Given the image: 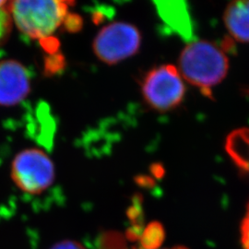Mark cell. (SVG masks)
I'll list each match as a JSON object with an SVG mask.
<instances>
[{"mask_svg":"<svg viewBox=\"0 0 249 249\" xmlns=\"http://www.w3.org/2000/svg\"><path fill=\"white\" fill-rule=\"evenodd\" d=\"M210 41H193L184 48L179 56V69L183 79L212 98L213 89L220 84L229 71L226 46Z\"/></svg>","mask_w":249,"mask_h":249,"instance_id":"obj_1","label":"cell"},{"mask_svg":"<svg viewBox=\"0 0 249 249\" xmlns=\"http://www.w3.org/2000/svg\"><path fill=\"white\" fill-rule=\"evenodd\" d=\"M74 0H11L9 13L18 30L32 39H47L69 24Z\"/></svg>","mask_w":249,"mask_h":249,"instance_id":"obj_2","label":"cell"},{"mask_svg":"<svg viewBox=\"0 0 249 249\" xmlns=\"http://www.w3.org/2000/svg\"><path fill=\"white\" fill-rule=\"evenodd\" d=\"M141 87L146 104L158 112H168L177 108L186 94L180 72L170 64L151 70L144 76Z\"/></svg>","mask_w":249,"mask_h":249,"instance_id":"obj_3","label":"cell"},{"mask_svg":"<svg viewBox=\"0 0 249 249\" xmlns=\"http://www.w3.org/2000/svg\"><path fill=\"white\" fill-rule=\"evenodd\" d=\"M11 178L24 193L38 195L53 184L54 166L45 151L26 149L16 155L11 163Z\"/></svg>","mask_w":249,"mask_h":249,"instance_id":"obj_4","label":"cell"},{"mask_svg":"<svg viewBox=\"0 0 249 249\" xmlns=\"http://www.w3.org/2000/svg\"><path fill=\"white\" fill-rule=\"evenodd\" d=\"M142 36L136 27L125 22H114L104 27L93 42V50L103 62L114 65L138 53Z\"/></svg>","mask_w":249,"mask_h":249,"instance_id":"obj_5","label":"cell"},{"mask_svg":"<svg viewBox=\"0 0 249 249\" xmlns=\"http://www.w3.org/2000/svg\"><path fill=\"white\" fill-rule=\"evenodd\" d=\"M30 89V74L22 64L15 60L0 61V106H17L26 98Z\"/></svg>","mask_w":249,"mask_h":249,"instance_id":"obj_6","label":"cell"},{"mask_svg":"<svg viewBox=\"0 0 249 249\" xmlns=\"http://www.w3.org/2000/svg\"><path fill=\"white\" fill-rule=\"evenodd\" d=\"M162 20L183 39L193 38L191 17L186 0H152Z\"/></svg>","mask_w":249,"mask_h":249,"instance_id":"obj_7","label":"cell"},{"mask_svg":"<svg viewBox=\"0 0 249 249\" xmlns=\"http://www.w3.org/2000/svg\"><path fill=\"white\" fill-rule=\"evenodd\" d=\"M223 20L232 39L249 43V0H231L224 11Z\"/></svg>","mask_w":249,"mask_h":249,"instance_id":"obj_8","label":"cell"},{"mask_svg":"<svg viewBox=\"0 0 249 249\" xmlns=\"http://www.w3.org/2000/svg\"><path fill=\"white\" fill-rule=\"evenodd\" d=\"M226 151L235 164L249 175V128L244 127L231 132L226 141Z\"/></svg>","mask_w":249,"mask_h":249,"instance_id":"obj_9","label":"cell"},{"mask_svg":"<svg viewBox=\"0 0 249 249\" xmlns=\"http://www.w3.org/2000/svg\"><path fill=\"white\" fill-rule=\"evenodd\" d=\"M12 18L9 11L5 9H0V44L7 39L11 30Z\"/></svg>","mask_w":249,"mask_h":249,"instance_id":"obj_10","label":"cell"},{"mask_svg":"<svg viewBox=\"0 0 249 249\" xmlns=\"http://www.w3.org/2000/svg\"><path fill=\"white\" fill-rule=\"evenodd\" d=\"M241 242L243 249H249V204L241 227Z\"/></svg>","mask_w":249,"mask_h":249,"instance_id":"obj_11","label":"cell"},{"mask_svg":"<svg viewBox=\"0 0 249 249\" xmlns=\"http://www.w3.org/2000/svg\"><path fill=\"white\" fill-rule=\"evenodd\" d=\"M51 249H85L80 244L71 240H65L57 243Z\"/></svg>","mask_w":249,"mask_h":249,"instance_id":"obj_12","label":"cell"},{"mask_svg":"<svg viewBox=\"0 0 249 249\" xmlns=\"http://www.w3.org/2000/svg\"><path fill=\"white\" fill-rule=\"evenodd\" d=\"M7 1L8 0H0V9H4V6L7 3Z\"/></svg>","mask_w":249,"mask_h":249,"instance_id":"obj_13","label":"cell"},{"mask_svg":"<svg viewBox=\"0 0 249 249\" xmlns=\"http://www.w3.org/2000/svg\"><path fill=\"white\" fill-rule=\"evenodd\" d=\"M158 249V248H157V249H145V248H142V249ZM185 249V248H182V247H178V248H173V249Z\"/></svg>","mask_w":249,"mask_h":249,"instance_id":"obj_14","label":"cell"},{"mask_svg":"<svg viewBox=\"0 0 249 249\" xmlns=\"http://www.w3.org/2000/svg\"><path fill=\"white\" fill-rule=\"evenodd\" d=\"M247 92L249 94V89H247Z\"/></svg>","mask_w":249,"mask_h":249,"instance_id":"obj_15","label":"cell"}]
</instances>
